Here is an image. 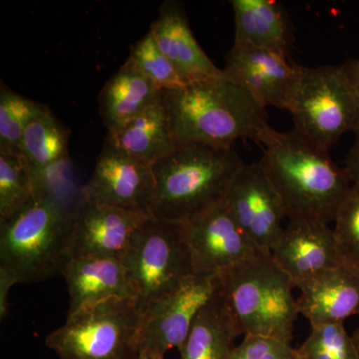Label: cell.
<instances>
[{
  "instance_id": "6da1fadb",
  "label": "cell",
  "mask_w": 359,
  "mask_h": 359,
  "mask_svg": "<svg viewBox=\"0 0 359 359\" xmlns=\"http://www.w3.org/2000/svg\"><path fill=\"white\" fill-rule=\"evenodd\" d=\"M163 102L176 143L233 147L238 139H250L264 147L278 133L266 107L224 74L163 90Z\"/></svg>"
},
{
  "instance_id": "7a4b0ae2",
  "label": "cell",
  "mask_w": 359,
  "mask_h": 359,
  "mask_svg": "<svg viewBox=\"0 0 359 359\" xmlns=\"http://www.w3.org/2000/svg\"><path fill=\"white\" fill-rule=\"evenodd\" d=\"M262 166L280 195L289 219L334 223L353 183L344 168L294 129L264 146Z\"/></svg>"
},
{
  "instance_id": "3957f363",
  "label": "cell",
  "mask_w": 359,
  "mask_h": 359,
  "mask_svg": "<svg viewBox=\"0 0 359 359\" xmlns=\"http://www.w3.org/2000/svg\"><path fill=\"white\" fill-rule=\"evenodd\" d=\"M244 164L233 146L177 143L152 165L154 192L149 212L186 223L224 199Z\"/></svg>"
},
{
  "instance_id": "277c9868",
  "label": "cell",
  "mask_w": 359,
  "mask_h": 359,
  "mask_svg": "<svg viewBox=\"0 0 359 359\" xmlns=\"http://www.w3.org/2000/svg\"><path fill=\"white\" fill-rule=\"evenodd\" d=\"M241 334L290 342L299 316L294 283L271 254L259 252L219 273Z\"/></svg>"
},
{
  "instance_id": "5b68a950",
  "label": "cell",
  "mask_w": 359,
  "mask_h": 359,
  "mask_svg": "<svg viewBox=\"0 0 359 359\" xmlns=\"http://www.w3.org/2000/svg\"><path fill=\"white\" fill-rule=\"evenodd\" d=\"M62 207L39 192L22 209L0 223V269L18 283L42 282L62 276L67 263V236Z\"/></svg>"
},
{
  "instance_id": "8992f818",
  "label": "cell",
  "mask_w": 359,
  "mask_h": 359,
  "mask_svg": "<svg viewBox=\"0 0 359 359\" xmlns=\"http://www.w3.org/2000/svg\"><path fill=\"white\" fill-rule=\"evenodd\" d=\"M120 259L142 313L195 273L184 224L153 216L135 230Z\"/></svg>"
},
{
  "instance_id": "52a82bcc",
  "label": "cell",
  "mask_w": 359,
  "mask_h": 359,
  "mask_svg": "<svg viewBox=\"0 0 359 359\" xmlns=\"http://www.w3.org/2000/svg\"><path fill=\"white\" fill-rule=\"evenodd\" d=\"M141 323L136 299H109L67 316L45 344L58 359H136Z\"/></svg>"
},
{
  "instance_id": "ba28073f",
  "label": "cell",
  "mask_w": 359,
  "mask_h": 359,
  "mask_svg": "<svg viewBox=\"0 0 359 359\" xmlns=\"http://www.w3.org/2000/svg\"><path fill=\"white\" fill-rule=\"evenodd\" d=\"M294 131L313 145L330 150L359 127V93L342 66H302L290 108Z\"/></svg>"
},
{
  "instance_id": "9c48e42d",
  "label": "cell",
  "mask_w": 359,
  "mask_h": 359,
  "mask_svg": "<svg viewBox=\"0 0 359 359\" xmlns=\"http://www.w3.org/2000/svg\"><path fill=\"white\" fill-rule=\"evenodd\" d=\"M219 275L188 276L181 285L142 313L139 355L164 358L183 346L201 309L216 294Z\"/></svg>"
},
{
  "instance_id": "30bf717a",
  "label": "cell",
  "mask_w": 359,
  "mask_h": 359,
  "mask_svg": "<svg viewBox=\"0 0 359 359\" xmlns=\"http://www.w3.org/2000/svg\"><path fill=\"white\" fill-rule=\"evenodd\" d=\"M224 202L259 252L271 254L287 218L283 203L261 163L244 164L236 175Z\"/></svg>"
},
{
  "instance_id": "8fae6325",
  "label": "cell",
  "mask_w": 359,
  "mask_h": 359,
  "mask_svg": "<svg viewBox=\"0 0 359 359\" xmlns=\"http://www.w3.org/2000/svg\"><path fill=\"white\" fill-rule=\"evenodd\" d=\"M183 224L197 275H219L259 252L224 200Z\"/></svg>"
},
{
  "instance_id": "7c38bea8",
  "label": "cell",
  "mask_w": 359,
  "mask_h": 359,
  "mask_svg": "<svg viewBox=\"0 0 359 359\" xmlns=\"http://www.w3.org/2000/svg\"><path fill=\"white\" fill-rule=\"evenodd\" d=\"M302 68L290 58L268 49L233 43L222 70L224 77L247 90L264 107L289 111Z\"/></svg>"
},
{
  "instance_id": "4fadbf2b",
  "label": "cell",
  "mask_w": 359,
  "mask_h": 359,
  "mask_svg": "<svg viewBox=\"0 0 359 359\" xmlns=\"http://www.w3.org/2000/svg\"><path fill=\"white\" fill-rule=\"evenodd\" d=\"M151 215L80 199L67 236L69 259L102 257L121 259L135 230Z\"/></svg>"
},
{
  "instance_id": "5bb4252c",
  "label": "cell",
  "mask_w": 359,
  "mask_h": 359,
  "mask_svg": "<svg viewBox=\"0 0 359 359\" xmlns=\"http://www.w3.org/2000/svg\"><path fill=\"white\" fill-rule=\"evenodd\" d=\"M153 192L152 166L105 143L93 173L80 191V199L118 209L149 212Z\"/></svg>"
},
{
  "instance_id": "9a60e30c",
  "label": "cell",
  "mask_w": 359,
  "mask_h": 359,
  "mask_svg": "<svg viewBox=\"0 0 359 359\" xmlns=\"http://www.w3.org/2000/svg\"><path fill=\"white\" fill-rule=\"evenodd\" d=\"M271 255L294 287L327 269L344 264L334 229L309 219H290Z\"/></svg>"
},
{
  "instance_id": "2e32d148",
  "label": "cell",
  "mask_w": 359,
  "mask_h": 359,
  "mask_svg": "<svg viewBox=\"0 0 359 359\" xmlns=\"http://www.w3.org/2000/svg\"><path fill=\"white\" fill-rule=\"evenodd\" d=\"M149 32L186 85L224 74L223 70L217 67L201 48L181 2H163L159 15Z\"/></svg>"
},
{
  "instance_id": "e0dca14e",
  "label": "cell",
  "mask_w": 359,
  "mask_h": 359,
  "mask_svg": "<svg viewBox=\"0 0 359 359\" xmlns=\"http://www.w3.org/2000/svg\"><path fill=\"white\" fill-rule=\"evenodd\" d=\"M62 276L69 295L67 316L109 299H136L126 268L117 257L69 259Z\"/></svg>"
},
{
  "instance_id": "ac0fdd59",
  "label": "cell",
  "mask_w": 359,
  "mask_h": 359,
  "mask_svg": "<svg viewBox=\"0 0 359 359\" xmlns=\"http://www.w3.org/2000/svg\"><path fill=\"white\" fill-rule=\"evenodd\" d=\"M299 313L311 325L344 323L359 313V273L340 264L297 285Z\"/></svg>"
},
{
  "instance_id": "d6986e66",
  "label": "cell",
  "mask_w": 359,
  "mask_h": 359,
  "mask_svg": "<svg viewBox=\"0 0 359 359\" xmlns=\"http://www.w3.org/2000/svg\"><path fill=\"white\" fill-rule=\"evenodd\" d=\"M233 43L252 45L290 58L294 32L287 9L276 0H231Z\"/></svg>"
},
{
  "instance_id": "ffe728a7",
  "label": "cell",
  "mask_w": 359,
  "mask_h": 359,
  "mask_svg": "<svg viewBox=\"0 0 359 359\" xmlns=\"http://www.w3.org/2000/svg\"><path fill=\"white\" fill-rule=\"evenodd\" d=\"M163 99V90L127 59L106 82L98 96L99 113L107 131L119 128Z\"/></svg>"
},
{
  "instance_id": "44dd1931",
  "label": "cell",
  "mask_w": 359,
  "mask_h": 359,
  "mask_svg": "<svg viewBox=\"0 0 359 359\" xmlns=\"http://www.w3.org/2000/svg\"><path fill=\"white\" fill-rule=\"evenodd\" d=\"M238 335L240 330L219 285L180 347V359H228Z\"/></svg>"
},
{
  "instance_id": "7402d4cb",
  "label": "cell",
  "mask_w": 359,
  "mask_h": 359,
  "mask_svg": "<svg viewBox=\"0 0 359 359\" xmlns=\"http://www.w3.org/2000/svg\"><path fill=\"white\" fill-rule=\"evenodd\" d=\"M105 143L152 166L176 145L162 101L119 128L108 131Z\"/></svg>"
},
{
  "instance_id": "603a6c76",
  "label": "cell",
  "mask_w": 359,
  "mask_h": 359,
  "mask_svg": "<svg viewBox=\"0 0 359 359\" xmlns=\"http://www.w3.org/2000/svg\"><path fill=\"white\" fill-rule=\"evenodd\" d=\"M69 135L50 108L26 128L20 153L32 168L36 185L47 169L67 157Z\"/></svg>"
},
{
  "instance_id": "cb8c5ba5",
  "label": "cell",
  "mask_w": 359,
  "mask_h": 359,
  "mask_svg": "<svg viewBox=\"0 0 359 359\" xmlns=\"http://www.w3.org/2000/svg\"><path fill=\"white\" fill-rule=\"evenodd\" d=\"M37 185L32 168L20 153L0 152V223L32 202Z\"/></svg>"
},
{
  "instance_id": "d4e9b609",
  "label": "cell",
  "mask_w": 359,
  "mask_h": 359,
  "mask_svg": "<svg viewBox=\"0 0 359 359\" xmlns=\"http://www.w3.org/2000/svg\"><path fill=\"white\" fill-rule=\"evenodd\" d=\"M49 109L39 101L26 98L0 84V152L20 153L26 128Z\"/></svg>"
},
{
  "instance_id": "484cf974",
  "label": "cell",
  "mask_w": 359,
  "mask_h": 359,
  "mask_svg": "<svg viewBox=\"0 0 359 359\" xmlns=\"http://www.w3.org/2000/svg\"><path fill=\"white\" fill-rule=\"evenodd\" d=\"M311 334L299 348V359H358L353 335L344 323L311 325Z\"/></svg>"
},
{
  "instance_id": "4316f807",
  "label": "cell",
  "mask_w": 359,
  "mask_h": 359,
  "mask_svg": "<svg viewBox=\"0 0 359 359\" xmlns=\"http://www.w3.org/2000/svg\"><path fill=\"white\" fill-rule=\"evenodd\" d=\"M128 60L161 90L186 85L149 32L132 46Z\"/></svg>"
},
{
  "instance_id": "83f0119b",
  "label": "cell",
  "mask_w": 359,
  "mask_h": 359,
  "mask_svg": "<svg viewBox=\"0 0 359 359\" xmlns=\"http://www.w3.org/2000/svg\"><path fill=\"white\" fill-rule=\"evenodd\" d=\"M334 231L342 262L359 273V185H353L347 194Z\"/></svg>"
},
{
  "instance_id": "f1b7e54d",
  "label": "cell",
  "mask_w": 359,
  "mask_h": 359,
  "mask_svg": "<svg viewBox=\"0 0 359 359\" xmlns=\"http://www.w3.org/2000/svg\"><path fill=\"white\" fill-rule=\"evenodd\" d=\"M228 359H299L290 342L264 335H245Z\"/></svg>"
},
{
  "instance_id": "f546056e",
  "label": "cell",
  "mask_w": 359,
  "mask_h": 359,
  "mask_svg": "<svg viewBox=\"0 0 359 359\" xmlns=\"http://www.w3.org/2000/svg\"><path fill=\"white\" fill-rule=\"evenodd\" d=\"M353 133V145L347 155L344 169L353 185H359V127Z\"/></svg>"
},
{
  "instance_id": "4dcf8cb0",
  "label": "cell",
  "mask_w": 359,
  "mask_h": 359,
  "mask_svg": "<svg viewBox=\"0 0 359 359\" xmlns=\"http://www.w3.org/2000/svg\"><path fill=\"white\" fill-rule=\"evenodd\" d=\"M15 278L4 269H0V318L4 320L8 313L9 290L16 285Z\"/></svg>"
},
{
  "instance_id": "1f68e13d",
  "label": "cell",
  "mask_w": 359,
  "mask_h": 359,
  "mask_svg": "<svg viewBox=\"0 0 359 359\" xmlns=\"http://www.w3.org/2000/svg\"><path fill=\"white\" fill-rule=\"evenodd\" d=\"M346 71L347 76L351 80V83L355 87L359 93V59L354 60H347L346 63L341 65Z\"/></svg>"
},
{
  "instance_id": "d6a6232c",
  "label": "cell",
  "mask_w": 359,
  "mask_h": 359,
  "mask_svg": "<svg viewBox=\"0 0 359 359\" xmlns=\"http://www.w3.org/2000/svg\"><path fill=\"white\" fill-rule=\"evenodd\" d=\"M353 339L354 341V344H355L356 351H358V356L359 359V325L358 327H356V330H354L353 334Z\"/></svg>"
},
{
  "instance_id": "836d02e7",
  "label": "cell",
  "mask_w": 359,
  "mask_h": 359,
  "mask_svg": "<svg viewBox=\"0 0 359 359\" xmlns=\"http://www.w3.org/2000/svg\"><path fill=\"white\" fill-rule=\"evenodd\" d=\"M136 359H164V358H149V356H142L139 355Z\"/></svg>"
}]
</instances>
